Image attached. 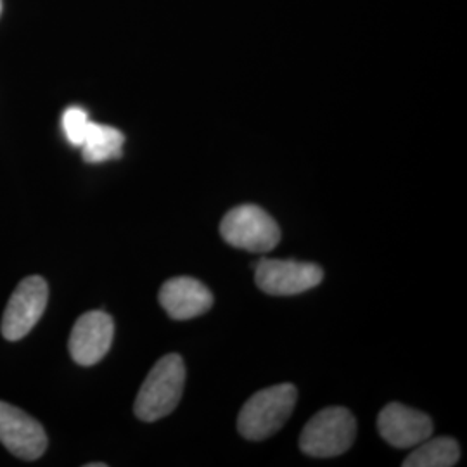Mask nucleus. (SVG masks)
Returning a JSON list of instances; mask_svg holds the SVG:
<instances>
[{"label":"nucleus","instance_id":"7","mask_svg":"<svg viewBox=\"0 0 467 467\" xmlns=\"http://www.w3.org/2000/svg\"><path fill=\"white\" fill-rule=\"evenodd\" d=\"M0 441L23 461H36L47 449V434L36 419L0 401Z\"/></svg>","mask_w":467,"mask_h":467},{"label":"nucleus","instance_id":"6","mask_svg":"<svg viewBox=\"0 0 467 467\" xmlns=\"http://www.w3.org/2000/svg\"><path fill=\"white\" fill-rule=\"evenodd\" d=\"M324 279L316 264L264 258L254 267L256 285L272 296H293L317 287Z\"/></svg>","mask_w":467,"mask_h":467},{"label":"nucleus","instance_id":"9","mask_svg":"<svg viewBox=\"0 0 467 467\" xmlns=\"http://www.w3.org/2000/svg\"><path fill=\"white\" fill-rule=\"evenodd\" d=\"M378 430L391 447L410 449L433 436V420L401 403H388L378 418Z\"/></svg>","mask_w":467,"mask_h":467},{"label":"nucleus","instance_id":"3","mask_svg":"<svg viewBox=\"0 0 467 467\" xmlns=\"http://www.w3.org/2000/svg\"><path fill=\"white\" fill-rule=\"evenodd\" d=\"M357 436V420L345 407H327L306 422L300 436L303 453L318 459L337 457L350 451Z\"/></svg>","mask_w":467,"mask_h":467},{"label":"nucleus","instance_id":"13","mask_svg":"<svg viewBox=\"0 0 467 467\" xmlns=\"http://www.w3.org/2000/svg\"><path fill=\"white\" fill-rule=\"evenodd\" d=\"M90 127V118L84 108L71 106L63 115V130L69 144L80 148L84 144L85 135Z\"/></svg>","mask_w":467,"mask_h":467},{"label":"nucleus","instance_id":"2","mask_svg":"<svg viewBox=\"0 0 467 467\" xmlns=\"http://www.w3.org/2000/svg\"><path fill=\"white\" fill-rule=\"evenodd\" d=\"M296 399V388L287 383L270 386L254 393L239 412V433L251 441H260L277 433L291 418Z\"/></svg>","mask_w":467,"mask_h":467},{"label":"nucleus","instance_id":"5","mask_svg":"<svg viewBox=\"0 0 467 467\" xmlns=\"http://www.w3.org/2000/svg\"><path fill=\"white\" fill-rule=\"evenodd\" d=\"M47 300L49 285L46 279L38 275L23 279L5 306L2 317V336L7 341H17L25 337L44 316Z\"/></svg>","mask_w":467,"mask_h":467},{"label":"nucleus","instance_id":"4","mask_svg":"<svg viewBox=\"0 0 467 467\" xmlns=\"http://www.w3.org/2000/svg\"><path fill=\"white\" fill-rule=\"evenodd\" d=\"M220 234L227 244L250 253H267L281 241L277 222L256 204L233 208L222 218Z\"/></svg>","mask_w":467,"mask_h":467},{"label":"nucleus","instance_id":"8","mask_svg":"<svg viewBox=\"0 0 467 467\" xmlns=\"http://www.w3.org/2000/svg\"><path fill=\"white\" fill-rule=\"evenodd\" d=\"M115 322L106 312L92 310L77 320L69 334L67 348L71 358L84 368L100 362L111 348Z\"/></svg>","mask_w":467,"mask_h":467},{"label":"nucleus","instance_id":"12","mask_svg":"<svg viewBox=\"0 0 467 467\" xmlns=\"http://www.w3.org/2000/svg\"><path fill=\"white\" fill-rule=\"evenodd\" d=\"M459 457H461V447L453 438L430 436L428 440L419 443L416 451L405 459L403 466L451 467L459 462Z\"/></svg>","mask_w":467,"mask_h":467},{"label":"nucleus","instance_id":"10","mask_svg":"<svg viewBox=\"0 0 467 467\" xmlns=\"http://www.w3.org/2000/svg\"><path fill=\"white\" fill-rule=\"evenodd\" d=\"M160 303L173 320H189L212 308L213 295L204 284L192 277H175L161 285Z\"/></svg>","mask_w":467,"mask_h":467},{"label":"nucleus","instance_id":"1","mask_svg":"<svg viewBox=\"0 0 467 467\" xmlns=\"http://www.w3.org/2000/svg\"><path fill=\"white\" fill-rule=\"evenodd\" d=\"M184 360L177 353L165 355L150 368L135 399L134 412L144 422H154L171 414L182 399Z\"/></svg>","mask_w":467,"mask_h":467},{"label":"nucleus","instance_id":"14","mask_svg":"<svg viewBox=\"0 0 467 467\" xmlns=\"http://www.w3.org/2000/svg\"><path fill=\"white\" fill-rule=\"evenodd\" d=\"M0 13H2V0H0Z\"/></svg>","mask_w":467,"mask_h":467},{"label":"nucleus","instance_id":"11","mask_svg":"<svg viewBox=\"0 0 467 467\" xmlns=\"http://www.w3.org/2000/svg\"><path fill=\"white\" fill-rule=\"evenodd\" d=\"M123 142H125V135L115 127L90 121L84 144L80 148L87 163H104L121 156Z\"/></svg>","mask_w":467,"mask_h":467}]
</instances>
